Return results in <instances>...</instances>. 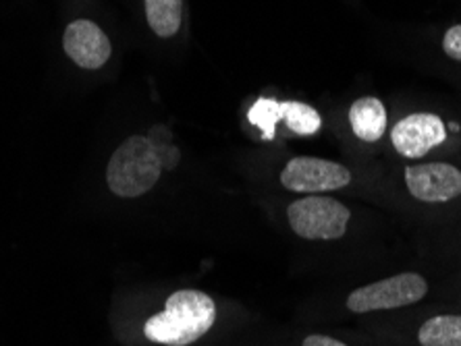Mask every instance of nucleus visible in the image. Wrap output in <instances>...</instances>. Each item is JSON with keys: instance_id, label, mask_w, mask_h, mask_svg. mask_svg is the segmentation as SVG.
Here are the masks:
<instances>
[{"instance_id": "obj_3", "label": "nucleus", "mask_w": 461, "mask_h": 346, "mask_svg": "<svg viewBox=\"0 0 461 346\" xmlns=\"http://www.w3.org/2000/svg\"><path fill=\"white\" fill-rule=\"evenodd\" d=\"M351 212L329 195H306L287 209L291 230L308 241H337L348 233Z\"/></svg>"}, {"instance_id": "obj_12", "label": "nucleus", "mask_w": 461, "mask_h": 346, "mask_svg": "<svg viewBox=\"0 0 461 346\" xmlns=\"http://www.w3.org/2000/svg\"><path fill=\"white\" fill-rule=\"evenodd\" d=\"M281 119L291 129V131L297 135H314L321 131L322 119L318 114L316 108L308 104H302V102H281Z\"/></svg>"}, {"instance_id": "obj_1", "label": "nucleus", "mask_w": 461, "mask_h": 346, "mask_svg": "<svg viewBox=\"0 0 461 346\" xmlns=\"http://www.w3.org/2000/svg\"><path fill=\"white\" fill-rule=\"evenodd\" d=\"M216 322V305L202 290H177L167 298L160 314L148 317V341L165 346H187L208 334Z\"/></svg>"}, {"instance_id": "obj_11", "label": "nucleus", "mask_w": 461, "mask_h": 346, "mask_svg": "<svg viewBox=\"0 0 461 346\" xmlns=\"http://www.w3.org/2000/svg\"><path fill=\"white\" fill-rule=\"evenodd\" d=\"M422 346H461V315L430 317L418 330Z\"/></svg>"}, {"instance_id": "obj_5", "label": "nucleus", "mask_w": 461, "mask_h": 346, "mask_svg": "<svg viewBox=\"0 0 461 346\" xmlns=\"http://www.w3.org/2000/svg\"><path fill=\"white\" fill-rule=\"evenodd\" d=\"M349 182V168L339 162L312 158V155L291 158L281 173V185L294 193L322 195L324 191H337V189L348 187Z\"/></svg>"}, {"instance_id": "obj_4", "label": "nucleus", "mask_w": 461, "mask_h": 346, "mask_svg": "<svg viewBox=\"0 0 461 346\" xmlns=\"http://www.w3.org/2000/svg\"><path fill=\"white\" fill-rule=\"evenodd\" d=\"M426 293H429V282L422 276L403 272L356 288L348 297V309L351 314H370V311L408 307L422 301Z\"/></svg>"}, {"instance_id": "obj_13", "label": "nucleus", "mask_w": 461, "mask_h": 346, "mask_svg": "<svg viewBox=\"0 0 461 346\" xmlns=\"http://www.w3.org/2000/svg\"><path fill=\"white\" fill-rule=\"evenodd\" d=\"M279 119H281L279 102L268 100V98L258 100L252 111H249V120H252L256 127H260L262 131L267 133V138H273L275 125Z\"/></svg>"}, {"instance_id": "obj_15", "label": "nucleus", "mask_w": 461, "mask_h": 346, "mask_svg": "<svg viewBox=\"0 0 461 346\" xmlns=\"http://www.w3.org/2000/svg\"><path fill=\"white\" fill-rule=\"evenodd\" d=\"M302 346H348L341 341H337V338H330V336H322V334H312L308 336L306 341H303Z\"/></svg>"}, {"instance_id": "obj_8", "label": "nucleus", "mask_w": 461, "mask_h": 346, "mask_svg": "<svg viewBox=\"0 0 461 346\" xmlns=\"http://www.w3.org/2000/svg\"><path fill=\"white\" fill-rule=\"evenodd\" d=\"M63 49L73 63L81 69L90 71L104 67L113 52L111 40L106 38V33L94 22H87V19H77V22L67 25Z\"/></svg>"}, {"instance_id": "obj_7", "label": "nucleus", "mask_w": 461, "mask_h": 346, "mask_svg": "<svg viewBox=\"0 0 461 346\" xmlns=\"http://www.w3.org/2000/svg\"><path fill=\"white\" fill-rule=\"evenodd\" d=\"M447 141V127L432 112H413L391 129V144L403 158H424Z\"/></svg>"}, {"instance_id": "obj_10", "label": "nucleus", "mask_w": 461, "mask_h": 346, "mask_svg": "<svg viewBox=\"0 0 461 346\" xmlns=\"http://www.w3.org/2000/svg\"><path fill=\"white\" fill-rule=\"evenodd\" d=\"M148 25L158 38H173L183 19V0H146Z\"/></svg>"}, {"instance_id": "obj_2", "label": "nucleus", "mask_w": 461, "mask_h": 346, "mask_svg": "<svg viewBox=\"0 0 461 346\" xmlns=\"http://www.w3.org/2000/svg\"><path fill=\"white\" fill-rule=\"evenodd\" d=\"M165 168V147L144 135H133L108 160L106 182L117 198H140L158 182Z\"/></svg>"}, {"instance_id": "obj_9", "label": "nucleus", "mask_w": 461, "mask_h": 346, "mask_svg": "<svg viewBox=\"0 0 461 346\" xmlns=\"http://www.w3.org/2000/svg\"><path fill=\"white\" fill-rule=\"evenodd\" d=\"M349 125L357 139L366 144L381 141L386 131V108L378 98L366 96L356 100L349 108Z\"/></svg>"}, {"instance_id": "obj_14", "label": "nucleus", "mask_w": 461, "mask_h": 346, "mask_svg": "<svg viewBox=\"0 0 461 346\" xmlns=\"http://www.w3.org/2000/svg\"><path fill=\"white\" fill-rule=\"evenodd\" d=\"M443 50L449 58L461 63V25H453L443 38Z\"/></svg>"}, {"instance_id": "obj_6", "label": "nucleus", "mask_w": 461, "mask_h": 346, "mask_svg": "<svg viewBox=\"0 0 461 346\" xmlns=\"http://www.w3.org/2000/svg\"><path fill=\"white\" fill-rule=\"evenodd\" d=\"M405 185L418 201L447 203L461 195V171L449 162H424L405 168Z\"/></svg>"}]
</instances>
